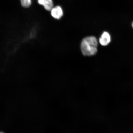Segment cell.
Returning a JSON list of instances; mask_svg holds the SVG:
<instances>
[{
	"instance_id": "6",
	"label": "cell",
	"mask_w": 133,
	"mask_h": 133,
	"mask_svg": "<svg viewBox=\"0 0 133 133\" xmlns=\"http://www.w3.org/2000/svg\"><path fill=\"white\" fill-rule=\"evenodd\" d=\"M132 28H133V22H132Z\"/></svg>"
},
{
	"instance_id": "5",
	"label": "cell",
	"mask_w": 133,
	"mask_h": 133,
	"mask_svg": "<svg viewBox=\"0 0 133 133\" xmlns=\"http://www.w3.org/2000/svg\"><path fill=\"white\" fill-rule=\"evenodd\" d=\"M22 5L25 8H28L31 6V0H21Z\"/></svg>"
},
{
	"instance_id": "1",
	"label": "cell",
	"mask_w": 133,
	"mask_h": 133,
	"mask_svg": "<svg viewBox=\"0 0 133 133\" xmlns=\"http://www.w3.org/2000/svg\"><path fill=\"white\" fill-rule=\"evenodd\" d=\"M98 43L97 39L94 36H89L83 39L81 42V49L84 56L94 55L97 53Z\"/></svg>"
},
{
	"instance_id": "3",
	"label": "cell",
	"mask_w": 133,
	"mask_h": 133,
	"mask_svg": "<svg viewBox=\"0 0 133 133\" xmlns=\"http://www.w3.org/2000/svg\"><path fill=\"white\" fill-rule=\"evenodd\" d=\"M111 41L110 35L107 32H103L99 39V43L103 46L107 45Z\"/></svg>"
},
{
	"instance_id": "2",
	"label": "cell",
	"mask_w": 133,
	"mask_h": 133,
	"mask_svg": "<svg viewBox=\"0 0 133 133\" xmlns=\"http://www.w3.org/2000/svg\"><path fill=\"white\" fill-rule=\"evenodd\" d=\"M51 14L53 17L56 19H59L63 15L62 8L59 6H56L51 10Z\"/></svg>"
},
{
	"instance_id": "4",
	"label": "cell",
	"mask_w": 133,
	"mask_h": 133,
	"mask_svg": "<svg viewBox=\"0 0 133 133\" xmlns=\"http://www.w3.org/2000/svg\"><path fill=\"white\" fill-rule=\"evenodd\" d=\"M39 4L44 6L46 10L51 11L54 8V3L52 0H38Z\"/></svg>"
},
{
	"instance_id": "7",
	"label": "cell",
	"mask_w": 133,
	"mask_h": 133,
	"mask_svg": "<svg viewBox=\"0 0 133 133\" xmlns=\"http://www.w3.org/2000/svg\"><path fill=\"white\" fill-rule=\"evenodd\" d=\"M0 133H4L3 132H0Z\"/></svg>"
}]
</instances>
